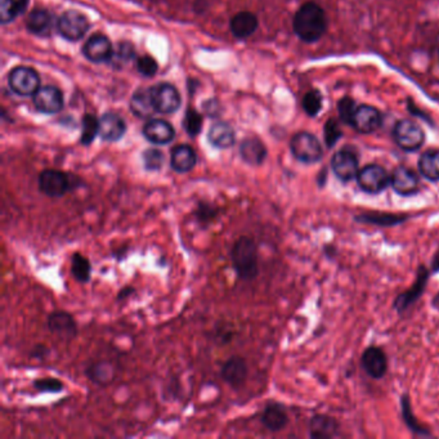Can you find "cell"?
Masks as SVG:
<instances>
[{
    "mask_svg": "<svg viewBox=\"0 0 439 439\" xmlns=\"http://www.w3.org/2000/svg\"><path fill=\"white\" fill-rule=\"evenodd\" d=\"M327 15L325 9L314 1L304 3L296 11L293 20V29L296 37L304 43H316L327 31Z\"/></svg>",
    "mask_w": 439,
    "mask_h": 439,
    "instance_id": "6da1fadb",
    "label": "cell"
},
{
    "mask_svg": "<svg viewBox=\"0 0 439 439\" xmlns=\"http://www.w3.org/2000/svg\"><path fill=\"white\" fill-rule=\"evenodd\" d=\"M231 260L236 274L240 280H254L259 273L257 243L248 236H241L234 243Z\"/></svg>",
    "mask_w": 439,
    "mask_h": 439,
    "instance_id": "7a4b0ae2",
    "label": "cell"
},
{
    "mask_svg": "<svg viewBox=\"0 0 439 439\" xmlns=\"http://www.w3.org/2000/svg\"><path fill=\"white\" fill-rule=\"evenodd\" d=\"M290 151L303 164H316L324 158L322 144L316 136L308 132H299L290 141Z\"/></svg>",
    "mask_w": 439,
    "mask_h": 439,
    "instance_id": "3957f363",
    "label": "cell"
},
{
    "mask_svg": "<svg viewBox=\"0 0 439 439\" xmlns=\"http://www.w3.org/2000/svg\"><path fill=\"white\" fill-rule=\"evenodd\" d=\"M393 138L394 142L403 151L415 152L423 147L425 133L416 122L409 119H402L394 125Z\"/></svg>",
    "mask_w": 439,
    "mask_h": 439,
    "instance_id": "277c9868",
    "label": "cell"
},
{
    "mask_svg": "<svg viewBox=\"0 0 439 439\" xmlns=\"http://www.w3.org/2000/svg\"><path fill=\"white\" fill-rule=\"evenodd\" d=\"M39 191L48 197L65 196L72 189L70 175L56 169L43 170L38 178Z\"/></svg>",
    "mask_w": 439,
    "mask_h": 439,
    "instance_id": "5b68a950",
    "label": "cell"
},
{
    "mask_svg": "<svg viewBox=\"0 0 439 439\" xmlns=\"http://www.w3.org/2000/svg\"><path fill=\"white\" fill-rule=\"evenodd\" d=\"M358 187L366 193L378 195L390 184V177L386 169L376 164H370L362 167L357 174Z\"/></svg>",
    "mask_w": 439,
    "mask_h": 439,
    "instance_id": "8992f818",
    "label": "cell"
},
{
    "mask_svg": "<svg viewBox=\"0 0 439 439\" xmlns=\"http://www.w3.org/2000/svg\"><path fill=\"white\" fill-rule=\"evenodd\" d=\"M9 88L17 96H34L40 88V77L34 68L26 66L15 68L8 75Z\"/></svg>",
    "mask_w": 439,
    "mask_h": 439,
    "instance_id": "52a82bcc",
    "label": "cell"
},
{
    "mask_svg": "<svg viewBox=\"0 0 439 439\" xmlns=\"http://www.w3.org/2000/svg\"><path fill=\"white\" fill-rule=\"evenodd\" d=\"M151 96L156 113L160 114H173L182 103L179 91L172 84L160 83L152 87Z\"/></svg>",
    "mask_w": 439,
    "mask_h": 439,
    "instance_id": "ba28073f",
    "label": "cell"
},
{
    "mask_svg": "<svg viewBox=\"0 0 439 439\" xmlns=\"http://www.w3.org/2000/svg\"><path fill=\"white\" fill-rule=\"evenodd\" d=\"M57 29L63 39L68 42H77L83 39L89 30V23L85 15L77 11H68L60 17Z\"/></svg>",
    "mask_w": 439,
    "mask_h": 439,
    "instance_id": "9c48e42d",
    "label": "cell"
},
{
    "mask_svg": "<svg viewBox=\"0 0 439 439\" xmlns=\"http://www.w3.org/2000/svg\"><path fill=\"white\" fill-rule=\"evenodd\" d=\"M331 169L333 174L336 175V178L341 179V182L348 183L353 181L360 172L356 152L349 148H341L339 151L335 152L331 159Z\"/></svg>",
    "mask_w": 439,
    "mask_h": 439,
    "instance_id": "30bf717a",
    "label": "cell"
},
{
    "mask_svg": "<svg viewBox=\"0 0 439 439\" xmlns=\"http://www.w3.org/2000/svg\"><path fill=\"white\" fill-rule=\"evenodd\" d=\"M383 125V114L376 107L370 105L357 106L350 127L361 134H372Z\"/></svg>",
    "mask_w": 439,
    "mask_h": 439,
    "instance_id": "8fae6325",
    "label": "cell"
},
{
    "mask_svg": "<svg viewBox=\"0 0 439 439\" xmlns=\"http://www.w3.org/2000/svg\"><path fill=\"white\" fill-rule=\"evenodd\" d=\"M32 102L35 108L42 114H58L63 108V94L58 88L46 85L39 88L32 96Z\"/></svg>",
    "mask_w": 439,
    "mask_h": 439,
    "instance_id": "7c38bea8",
    "label": "cell"
},
{
    "mask_svg": "<svg viewBox=\"0 0 439 439\" xmlns=\"http://www.w3.org/2000/svg\"><path fill=\"white\" fill-rule=\"evenodd\" d=\"M82 52L88 61L93 63H105L113 61L115 51L108 38L105 35L96 34L88 39V42L84 44Z\"/></svg>",
    "mask_w": 439,
    "mask_h": 439,
    "instance_id": "4fadbf2b",
    "label": "cell"
},
{
    "mask_svg": "<svg viewBox=\"0 0 439 439\" xmlns=\"http://www.w3.org/2000/svg\"><path fill=\"white\" fill-rule=\"evenodd\" d=\"M390 184L395 193L401 196H414L420 189V179L416 173L407 167H398L394 169L390 177Z\"/></svg>",
    "mask_w": 439,
    "mask_h": 439,
    "instance_id": "5bb4252c",
    "label": "cell"
},
{
    "mask_svg": "<svg viewBox=\"0 0 439 439\" xmlns=\"http://www.w3.org/2000/svg\"><path fill=\"white\" fill-rule=\"evenodd\" d=\"M46 325L51 333L63 341H71L77 333L75 318L68 312L56 311L51 313Z\"/></svg>",
    "mask_w": 439,
    "mask_h": 439,
    "instance_id": "9a60e30c",
    "label": "cell"
},
{
    "mask_svg": "<svg viewBox=\"0 0 439 439\" xmlns=\"http://www.w3.org/2000/svg\"><path fill=\"white\" fill-rule=\"evenodd\" d=\"M144 136L152 144H170L175 136V130L170 122L161 120V119H153L144 124Z\"/></svg>",
    "mask_w": 439,
    "mask_h": 439,
    "instance_id": "2e32d148",
    "label": "cell"
},
{
    "mask_svg": "<svg viewBox=\"0 0 439 439\" xmlns=\"http://www.w3.org/2000/svg\"><path fill=\"white\" fill-rule=\"evenodd\" d=\"M364 371L372 378H381L388 371V360L384 350L378 347L366 349L361 358Z\"/></svg>",
    "mask_w": 439,
    "mask_h": 439,
    "instance_id": "e0dca14e",
    "label": "cell"
},
{
    "mask_svg": "<svg viewBox=\"0 0 439 439\" xmlns=\"http://www.w3.org/2000/svg\"><path fill=\"white\" fill-rule=\"evenodd\" d=\"M429 279V272L428 269L425 268L424 265H420L419 271H417V277L414 286L405 291L403 294L398 296L395 299V303L394 307L398 312L406 311L407 308H409L412 304L416 302L417 299L421 296V294L424 293L425 285H426V281Z\"/></svg>",
    "mask_w": 439,
    "mask_h": 439,
    "instance_id": "ac0fdd59",
    "label": "cell"
},
{
    "mask_svg": "<svg viewBox=\"0 0 439 439\" xmlns=\"http://www.w3.org/2000/svg\"><path fill=\"white\" fill-rule=\"evenodd\" d=\"M222 378L232 388H238L243 386V381L248 376V364L241 357L234 356L228 358L222 366L220 370Z\"/></svg>",
    "mask_w": 439,
    "mask_h": 439,
    "instance_id": "d6986e66",
    "label": "cell"
},
{
    "mask_svg": "<svg viewBox=\"0 0 439 439\" xmlns=\"http://www.w3.org/2000/svg\"><path fill=\"white\" fill-rule=\"evenodd\" d=\"M127 132V124L119 115H103L99 120V136L106 142H116L122 139Z\"/></svg>",
    "mask_w": 439,
    "mask_h": 439,
    "instance_id": "ffe728a7",
    "label": "cell"
},
{
    "mask_svg": "<svg viewBox=\"0 0 439 439\" xmlns=\"http://www.w3.org/2000/svg\"><path fill=\"white\" fill-rule=\"evenodd\" d=\"M240 156L251 167H259L267 158V148L265 144L257 136H248L240 144Z\"/></svg>",
    "mask_w": 439,
    "mask_h": 439,
    "instance_id": "44dd1931",
    "label": "cell"
},
{
    "mask_svg": "<svg viewBox=\"0 0 439 439\" xmlns=\"http://www.w3.org/2000/svg\"><path fill=\"white\" fill-rule=\"evenodd\" d=\"M196 152L189 144H179L172 150L170 167L177 173H179V174L189 173L193 167H196Z\"/></svg>",
    "mask_w": 439,
    "mask_h": 439,
    "instance_id": "7402d4cb",
    "label": "cell"
},
{
    "mask_svg": "<svg viewBox=\"0 0 439 439\" xmlns=\"http://www.w3.org/2000/svg\"><path fill=\"white\" fill-rule=\"evenodd\" d=\"M265 429L271 432H280L288 423V412L280 403H268L260 417Z\"/></svg>",
    "mask_w": 439,
    "mask_h": 439,
    "instance_id": "603a6c76",
    "label": "cell"
},
{
    "mask_svg": "<svg viewBox=\"0 0 439 439\" xmlns=\"http://www.w3.org/2000/svg\"><path fill=\"white\" fill-rule=\"evenodd\" d=\"M208 139L209 144L215 148L220 150L231 148L236 142L235 130L227 122H215L212 125V128L209 129Z\"/></svg>",
    "mask_w": 439,
    "mask_h": 439,
    "instance_id": "cb8c5ba5",
    "label": "cell"
},
{
    "mask_svg": "<svg viewBox=\"0 0 439 439\" xmlns=\"http://www.w3.org/2000/svg\"><path fill=\"white\" fill-rule=\"evenodd\" d=\"M310 432L312 438H333L339 433V423L327 415H316L312 417Z\"/></svg>",
    "mask_w": 439,
    "mask_h": 439,
    "instance_id": "d4e9b609",
    "label": "cell"
},
{
    "mask_svg": "<svg viewBox=\"0 0 439 439\" xmlns=\"http://www.w3.org/2000/svg\"><path fill=\"white\" fill-rule=\"evenodd\" d=\"M26 26H27V30L30 31L31 34H35L39 37H46L52 31L53 20H52V15L48 11L37 8L29 15Z\"/></svg>",
    "mask_w": 439,
    "mask_h": 439,
    "instance_id": "484cf974",
    "label": "cell"
},
{
    "mask_svg": "<svg viewBox=\"0 0 439 439\" xmlns=\"http://www.w3.org/2000/svg\"><path fill=\"white\" fill-rule=\"evenodd\" d=\"M130 110L138 117H150L156 113L152 101L151 88H141L133 94L130 101Z\"/></svg>",
    "mask_w": 439,
    "mask_h": 439,
    "instance_id": "4316f807",
    "label": "cell"
},
{
    "mask_svg": "<svg viewBox=\"0 0 439 439\" xmlns=\"http://www.w3.org/2000/svg\"><path fill=\"white\" fill-rule=\"evenodd\" d=\"M257 29V15L250 12H241L231 20V31L236 38H249Z\"/></svg>",
    "mask_w": 439,
    "mask_h": 439,
    "instance_id": "83f0119b",
    "label": "cell"
},
{
    "mask_svg": "<svg viewBox=\"0 0 439 439\" xmlns=\"http://www.w3.org/2000/svg\"><path fill=\"white\" fill-rule=\"evenodd\" d=\"M419 170L425 179L439 182V150L431 148L419 159Z\"/></svg>",
    "mask_w": 439,
    "mask_h": 439,
    "instance_id": "f1b7e54d",
    "label": "cell"
},
{
    "mask_svg": "<svg viewBox=\"0 0 439 439\" xmlns=\"http://www.w3.org/2000/svg\"><path fill=\"white\" fill-rule=\"evenodd\" d=\"M71 274L79 284H87L91 280V262L88 257L77 251L71 257Z\"/></svg>",
    "mask_w": 439,
    "mask_h": 439,
    "instance_id": "f546056e",
    "label": "cell"
},
{
    "mask_svg": "<svg viewBox=\"0 0 439 439\" xmlns=\"http://www.w3.org/2000/svg\"><path fill=\"white\" fill-rule=\"evenodd\" d=\"M29 4V0H0V21L1 23H12L23 13Z\"/></svg>",
    "mask_w": 439,
    "mask_h": 439,
    "instance_id": "4dcf8cb0",
    "label": "cell"
},
{
    "mask_svg": "<svg viewBox=\"0 0 439 439\" xmlns=\"http://www.w3.org/2000/svg\"><path fill=\"white\" fill-rule=\"evenodd\" d=\"M407 220L406 215H394V214H364L357 217V220L360 222H367L371 224H378V226H395V224H401L402 222Z\"/></svg>",
    "mask_w": 439,
    "mask_h": 439,
    "instance_id": "1f68e13d",
    "label": "cell"
},
{
    "mask_svg": "<svg viewBox=\"0 0 439 439\" xmlns=\"http://www.w3.org/2000/svg\"><path fill=\"white\" fill-rule=\"evenodd\" d=\"M322 103H324V97L321 94V91L318 89H312V91H307L305 96L302 101V105H303V110L305 111V114L308 116H317L321 110H322Z\"/></svg>",
    "mask_w": 439,
    "mask_h": 439,
    "instance_id": "d6a6232c",
    "label": "cell"
},
{
    "mask_svg": "<svg viewBox=\"0 0 439 439\" xmlns=\"http://www.w3.org/2000/svg\"><path fill=\"white\" fill-rule=\"evenodd\" d=\"M82 136L80 142L84 146H89L94 141V138L99 134V120L93 115H85L82 122Z\"/></svg>",
    "mask_w": 439,
    "mask_h": 439,
    "instance_id": "836d02e7",
    "label": "cell"
},
{
    "mask_svg": "<svg viewBox=\"0 0 439 439\" xmlns=\"http://www.w3.org/2000/svg\"><path fill=\"white\" fill-rule=\"evenodd\" d=\"M87 374L91 381L97 384H107L114 378V369L111 364L101 362V364H93Z\"/></svg>",
    "mask_w": 439,
    "mask_h": 439,
    "instance_id": "e575fe53",
    "label": "cell"
},
{
    "mask_svg": "<svg viewBox=\"0 0 439 439\" xmlns=\"http://www.w3.org/2000/svg\"><path fill=\"white\" fill-rule=\"evenodd\" d=\"M183 128L189 136H198L203 129V116L198 114L195 108L189 107L183 119Z\"/></svg>",
    "mask_w": 439,
    "mask_h": 439,
    "instance_id": "d590c367",
    "label": "cell"
},
{
    "mask_svg": "<svg viewBox=\"0 0 439 439\" xmlns=\"http://www.w3.org/2000/svg\"><path fill=\"white\" fill-rule=\"evenodd\" d=\"M144 167L148 172H159L161 167H164L165 156L164 153L158 148H148L142 153Z\"/></svg>",
    "mask_w": 439,
    "mask_h": 439,
    "instance_id": "8d00e7d4",
    "label": "cell"
},
{
    "mask_svg": "<svg viewBox=\"0 0 439 439\" xmlns=\"http://www.w3.org/2000/svg\"><path fill=\"white\" fill-rule=\"evenodd\" d=\"M402 412H403L406 424L412 432L416 433L419 435H429V432L415 420V416H414V414L411 411V406H409V395L402 397Z\"/></svg>",
    "mask_w": 439,
    "mask_h": 439,
    "instance_id": "74e56055",
    "label": "cell"
},
{
    "mask_svg": "<svg viewBox=\"0 0 439 439\" xmlns=\"http://www.w3.org/2000/svg\"><path fill=\"white\" fill-rule=\"evenodd\" d=\"M343 136V132H341V125L338 120L335 119H329L326 122L325 127H324V138H325V144L329 148H333L335 144L339 142Z\"/></svg>",
    "mask_w": 439,
    "mask_h": 439,
    "instance_id": "f35d334b",
    "label": "cell"
},
{
    "mask_svg": "<svg viewBox=\"0 0 439 439\" xmlns=\"http://www.w3.org/2000/svg\"><path fill=\"white\" fill-rule=\"evenodd\" d=\"M32 386L42 393H60L63 390V383L56 378H37Z\"/></svg>",
    "mask_w": 439,
    "mask_h": 439,
    "instance_id": "ab89813d",
    "label": "cell"
},
{
    "mask_svg": "<svg viewBox=\"0 0 439 439\" xmlns=\"http://www.w3.org/2000/svg\"><path fill=\"white\" fill-rule=\"evenodd\" d=\"M356 102L355 99L350 98V97H344L339 101L338 103V111H339V116H341V122L347 125H350L352 119H353V115L356 113Z\"/></svg>",
    "mask_w": 439,
    "mask_h": 439,
    "instance_id": "60d3db41",
    "label": "cell"
},
{
    "mask_svg": "<svg viewBox=\"0 0 439 439\" xmlns=\"http://www.w3.org/2000/svg\"><path fill=\"white\" fill-rule=\"evenodd\" d=\"M158 68H159L158 62L155 61L150 56H144V57H139L136 60V70L144 76L151 77L158 72Z\"/></svg>",
    "mask_w": 439,
    "mask_h": 439,
    "instance_id": "b9f144b4",
    "label": "cell"
},
{
    "mask_svg": "<svg viewBox=\"0 0 439 439\" xmlns=\"http://www.w3.org/2000/svg\"><path fill=\"white\" fill-rule=\"evenodd\" d=\"M134 57H136V49H134V46H132L128 42H125V43H120V44H119L116 52H114L113 60H115V62H117V63H124V62L133 60Z\"/></svg>",
    "mask_w": 439,
    "mask_h": 439,
    "instance_id": "7bdbcfd3",
    "label": "cell"
},
{
    "mask_svg": "<svg viewBox=\"0 0 439 439\" xmlns=\"http://www.w3.org/2000/svg\"><path fill=\"white\" fill-rule=\"evenodd\" d=\"M196 214L200 222H210L217 215V209L209 204H200Z\"/></svg>",
    "mask_w": 439,
    "mask_h": 439,
    "instance_id": "ee69618b",
    "label": "cell"
},
{
    "mask_svg": "<svg viewBox=\"0 0 439 439\" xmlns=\"http://www.w3.org/2000/svg\"><path fill=\"white\" fill-rule=\"evenodd\" d=\"M409 110L411 114H414V116H419V117L424 119L425 122H429V120H431L428 115L421 114V113L419 111V108H415V107L412 106V103H411V105H409Z\"/></svg>",
    "mask_w": 439,
    "mask_h": 439,
    "instance_id": "f6af8a7d",
    "label": "cell"
},
{
    "mask_svg": "<svg viewBox=\"0 0 439 439\" xmlns=\"http://www.w3.org/2000/svg\"><path fill=\"white\" fill-rule=\"evenodd\" d=\"M134 293V290L132 288H122V291L119 293V296H117V299L119 300H122V299H127L128 298V294H133Z\"/></svg>",
    "mask_w": 439,
    "mask_h": 439,
    "instance_id": "bcb514c9",
    "label": "cell"
},
{
    "mask_svg": "<svg viewBox=\"0 0 439 439\" xmlns=\"http://www.w3.org/2000/svg\"><path fill=\"white\" fill-rule=\"evenodd\" d=\"M433 271L438 272L439 271V251L435 254V257L433 259Z\"/></svg>",
    "mask_w": 439,
    "mask_h": 439,
    "instance_id": "7dc6e473",
    "label": "cell"
}]
</instances>
